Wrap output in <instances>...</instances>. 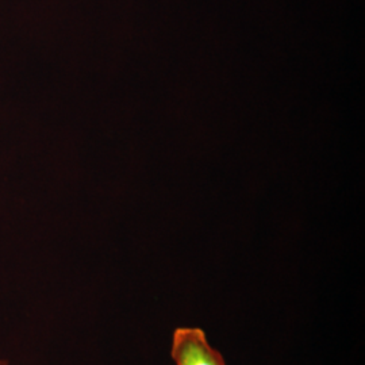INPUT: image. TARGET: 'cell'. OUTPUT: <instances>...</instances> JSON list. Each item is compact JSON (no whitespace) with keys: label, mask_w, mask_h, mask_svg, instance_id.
<instances>
[{"label":"cell","mask_w":365,"mask_h":365,"mask_svg":"<svg viewBox=\"0 0 365 365\" xmlns=\"http://www.w3.org/2000/svg\"><path fill=\"white\" fill-rule=\"evenodd\" d=\"M0 365H11L7 360H3V359H0Z\"/></svg>","instance_id":"7a4b0ae2"},{"label":"cell","mask_w":365,"mask_h":365,"mask_svg":"<svg viewBox=\"0 0 365 365\" xmlns=\"http://www.w3.org/2000/svg\"><path fill=\"white\" fill-rule=\"evenodd\" d=\"M170 357L175 365H226L222 353L210 344L206 331L195 327L175 329Z\"/></svg>","instance_id":"6da1fadb"}]
</instances>
